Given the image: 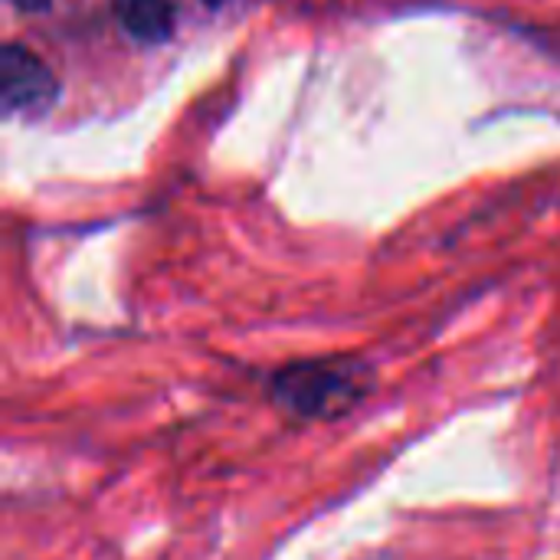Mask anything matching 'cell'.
Instances as JSON below:
<instances>
[{
  "label": "cell",
  "mask_w": 560,
  "mask_h": 560,
  "mask_svg": "<svg viewBox=\"0 0 560 560\" xmlns=\"http://www.w3.org/2000/svg\"><path fill=\"white\" fill-rule=\"evenodd\" d=\"M374 390V371L351 354L285 364L269 381L272 404L295 420H338Z\"/></svg>",
  "instance_id": "cell-1"
},
{
  "label": "cell",
  "mask_w": 560,
  "mask_h": 560,
  "mask_svg": "<svg viewBox=\"0 0 560 560\" xmlns=\"http://www.w3.org/2000/svg\"><path fill=\"white\" fill-rule=\"evenodd\" d=\"M59 82L52 69L26 46L10 43L0 52V102L7 115L36 112L56 102Z\"/></svg>",
  "instance_id": "cell-2"
},
{
  "label": "cell",
  "mask_w": 560,
  "mask_h": 560,
  "mask_svg": "<svg viewBox=\"0 0 560 560\" xmlns=\"http://www.w3.org/2000/svg\"><path fill=\"white\" fill-rule=\"evenodd\" d=\"M115 16L138 43H164L174 33L171 0H115Z\"/></svg>",
  "instance_id": "cell-3"
}]
</instances>
